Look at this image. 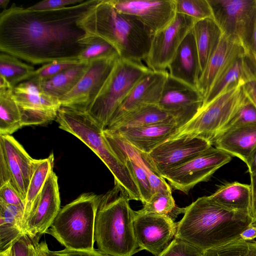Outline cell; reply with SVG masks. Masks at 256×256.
Listing matches in <instances>:
<instances>
[{
    "label": "cell",
    "instance_id": "obj_54",
    "mask_svg": "<svg viewBox=\"0 0 256 256\" xmlns=\"http://www.w3.org/2000/svg\"><path fill=\"white\" fill-rule=\"evenodd\" d=\"M10 2L9 0H0V8L4 10L6 9V8Z\"/></svg>",
    "mask_w": 256,
    "mask_h": 256
},
{
    "label": "cell",
    "instance_id": "obj_8",
    "mask_svg": "<svg viewBox=\"0 0 256 256\" xmlns=\"http://www.w3.org/2000/svg\"><path fill=\"white\" fill-rule=\"evenodd\" d=\"M247 100L242 86L222 93L202 106L195 116L170 139L200 137L211 143Z\"/></svg>",
    "mask_w": 256,
    "mask_h": 256
},
{
    "label": "cell",
    "instance_id": "obj_22",
    "mask_svg": "<svg viewBox=\"0 0 256 256\" xmlns=\"http://www.w3.org/2000/svg\"><path fill=\"white\" fill-rule=\"evenodd\" d=\"M168 68L170 76L198 90L200 65L193 28L180 44Z\"/></svg>",
    "mask_w": 256,
    "mask_h": 256
},
{
    "label": "cell",
    "instance_id": "obj_20",
    "mask_svg": "<svg viewBox=\"0 0 256 256\" xmlns=\"http://www.w3.org/2000/svg\"><path fill=\"white\" fill-rule=\"evenodd\" d=\"M200 137L182 136L169 139L148 154L158 172L179 164L212 146Z\"/></svg>",
    "mask_w": 256,
    "mask_h": 256
},
{
    "label": "cell",
    "instance_id": "obj_23",
    "mask_svg": "<svg viewBox=\"0 0 256 256\" xmlns=\"http://www.w3.org/2000/svg\"><path fill=\"white\" fill-rule=\"evenodd\" d=\"M178 130L176 122L172 121L110 131L118 134L136 149L149 154L176 134Z\"/></svg>",
    "mask_w": 256,
    "mask_h": 256
},
{
    "label": "cell",
    "instance_id": "obj_32",
    "mask_svg": "<svg viewBox=\"0 0 256 256\" xmlns=\"http://www.w3.org/2000/svg\"><path fill=\"white\" fill-rule=\"evenodd\" d=\"M13 89L10 86H0V135H10L22 126Z\"/></svg>",
    "mask_w": 256,
    "mask_h": 256
},
{
    "label": "cell",
    "instance_id": "obj_2",
    "mask_svg": "<svg viewBox=\"0 0 256 256\" xmlns=\"http://www.w3.org/2000/svg\"><path fill=\"white\" fill-rule=\"evenodd\" d=\"M181 212L175 238L204 252L240 238L253 220L250 215L222 208L209 196L198 198Z\"/></svg>",
    "mask_w": 256,
    "mask_h": 256
},
{
    "label": "cell",
    "instance_id": "obj_37",
    "mask_svg": "<svg viewBox=\"0 0 256 256\" xmlns=\"http://www.w3.org/2000/svg\"><path fill=\"white\" fill-rule=\"evenodd\" d=\"M202 256H256V241L239 238L204 251Z\"/></svg>",
    "mask_w": 256,
    "mask_h": 256
},
{
    "label": "cell",
    "instance_id": "obj_15",
    "mask_svg": "<svg viewBox=\"0 0 256 256\" xmlns=\"http://www.w3.org/2000/svg\"><path fill=\"white\" fill-rule=\"evenodd\" d=\"M135 212L134 228L139 247L158 256L175 238L177 222L168 216Z\"/></svg>",
    "mask_w": 256,
    "mask_h": 256
},
{
    "label": "cell",
    "instance_id": "obj_27",
    "mask_svg": "<svg viewBox=\"0 0 256 256\" xmlns=\"http://www.w3.org/2000/svg\"><path fill=\"white\" fill-rule=\"evenodd\" d=\"M209 196L214 202L227 210L250 216V184L238 182L225 183Z\"/></svg>",
    "mask_w": 256,
    "mask_h": 256
},
{
    "label": "cell",
    "instance_id": "obj_28",
    "mask_svg": "<svg viewBox=\"0 0 256 256\" xmlns=\"http://www.w3.org/2000/svg\"><path fill=\"white\" fill-rule=\"evenodd\" d=\"M193 32L199 57L201 75L218 45L222 33L212 18L196 22Z\"/></svg>",
    "mask_w": 256,
    "mask_h": 256
},
{
    "label": "cell",
    "instance_id": "obj_51",
    "mask_svg": "<svg viewBox=\"0 0 256 256\" xmlns=\"http://www.w3.org/2000/svg\"><path fill=\"white\" fill-rule=\"evenodd\" d=\"M36 256H50L48 244L45 241L36 243Z\"/></svg>",
    "mask_w": 256,
    "mask_h": 256
},
{
    "label": "cell",
    "instance_id": "obj_30",
    "mask_svg": "<svg viewBox=\"0 0 256 256\" xmlns=\"http://www.w3.org/2000/svg\"><path fill=\"white\" fill-rule=\"evenodd\" d=\"M174 121L158 104L143 106L124 115L105 129L116 130L122 128L146 126Z\"/></svg>",
    "mask_w": 256,
    "mask_h": 256
},
{
    "label": "cell",
    "instance_id": "obj_53",
    "mask_svg": "<svg viewBox=\"0 0 256 256\" xmlns=\"http://www.w3.org/2000/svg\"><path fill=\"white\" fill-rule=\"evenodd\" d=\"M0 256H12L11 246L6 250L0 252Z\"/></svg>",
    "mask_w": 256,
    "mask_h": 256
},
{
    "label": "cell",
    "instance_id": "obj_49",
    "mask_svg": "<svg viewBox=\"0 0 256 256\" xmlns=\"http://www.w3.org/2000/svg\"><path fill=\"white\" fill-rule=\"evenodd\" d=\"M242 88L247 99L256 107V78Z\"/></svg>",
    "mask_w": 256,
    "mask_h": 256
},
{
    "label": "cell",
    "instance_id": "obj_4",
    "mask_svg": "<svg viewBox=\"0 0 256 256\" xmlns=\"http://www.w3.org/2000/svg\"><path fill=\"white\" fill-rule=\"evenodd\" d=\"M129 194L118 182L102 196L98 208L94 236L98 250L112 256H132L141 250L134 228L136 212Z\"/></svg>",
    "mask_w": 256,
    "mask_h": 256
},
{
    "label": "cell",
    "instance_id": "obj_31",
    "mask_svg": "<svg viewBox=\"0 0 256 256\" xmlns=\"http://www.w3.org/2000/svg\"><path fill=\"white\" fill-rule=\"evenodd\" d=\"M24 207L0 201V252L12 246L22 232Z\"/></svg>",
    "mask_w": 256,
    "mask_h": 256
},
{
    "label": "cell",
    "instance_id": "obj_47",
    "mask_svg": "<svg viewBox=\"0 0 256 256\" xmlns=\"http://www.w3.org/2000/svg\"><path fill=\"white\" fill-rule=\"evenodd\" d=\"M247 56L256 70V12L248 44Z\"/></svg>",
    "mask_w": 256,
    "mask_h": 256
},
{
    "label": "cell",
    "instance_id": "obj_52",
    "mask_svg": "<svg viewBox=\"0 0 256 256\" xmlns=\"http://www.w3.org/2000/svg\"><path fill=\"white\" fill-rule=\"evenodd\" d=\"M240 238L246 240H252L256 238V228L250 226L242 232Z\"/></svg>",
    "mask_w": 256,
    "mask_h": 256
},
{
    "label": "cell",
    "instance_id": "obj_10",
    "mask_svg": "<svg viewBox=\"0 0 256 256\" xmlns=\"http://www.w3.org/2000/svg\"><path fill=\"white\" fill-rule=\"evenodd\" d=\"M223 34L238 40L246 54L256 12V0H208Z\"/></svg>",
    "mask_w": 256,
    "mask_h": 256
},
{
    "label": "cell",
    "instance_id": "obj_38",
    "mask_svg": "<svg viewBox=\"0 0 256 256\" xmlns=\"http://www.w3.org/2000/svg\"><path fill=\"white\" fill-rule=\"evenodd\" d=\"M118 159L127 168L134 180L140 194L141 202L143 204L147 202L153 194L147 172L134 160L127 157Z\"/></svg>",
    "mask_w": 256,
    "mask_h": 256
},
{
    "label": "cell",
    "instance_id": "obj_3",
    "mask_svg": "<svg viewBox=\"0 0 256 256\" xmlns=\"http://www.w3.org/2000/svg\"><path fill=\"white\" fill-rule=\"evenodd\" d=\"M79 24L86 34L112 44L121 58L142 63L148 56L153 35L138 18L119 12L108 0H98Z\"/></svg>",
    "mask_w": 256,
    "mask_h": 256
},
{
    "label": "cell",
    "instance_id": "obj_36",
    "mask_svg": "<svg viewBox=\"0 0 256 256\" xmlns=\"http://www.w3.org/2000/svg\"><path fill=\"white\" fill-rule=\"evenodd\" d=\"M141 214L168 216L172 218L181 214V208L176 206L172 190H163L154 194L150 200L144 204L143 208L137 211Z\"/></svg>",
    "mask_w": 256,
    "mask_h": 256
},
{
    "label": "cell",
    "instance_id": "obj_17",
    "mask_svg": "<svg viewBox=\"0 0 256 256\" xmlns=\"http://www.w3.org/2000/svg\"><path fill=\"white\" fill-rule=\"evenodd\" d=\"M119 12L138 18L154 36L176 14L174 0H108Z\"/></svg>",
    "mask_w": 256,
    "mask_h": 256
},
{
    "label": "cell",
    "instance_id": "obj_33",
    "mask_svg": "<svg viewBox=\"0 0 256 256\" xmlns=\"http://www.w3.org/2000/svg\"><path fill=\"white\" fill-rule=\"evenodd\" d=\"M34 71L33 66L14 56L0 52V76L4 78L13 88L20 83L29 80Z\"/></svg>",
    "mask_w": 256,
    "mask_h": 256
},
{
    "label": "cell",
    "instance_id": "obj_7",
    "mask_svg": "<svg viewBox=\"0 0 256 256\" xmlns=\"http://www.w3.org/2000/svg\"><path fill=\"white\" fill-rule=\"evenodd\" d=\"M150 70L142 63L120 58L86 111L104 130L114 112Z\"/></svg>",
    "mask_w": 256,
    "mask_h": 256
},
{
    "label": "cell",
    "instance_id": "obj_1",
    "mask_svg": "<svg viewBox=\"0 0 256 256\" xmlns=\"http://www.w3.org/2000/svg\"><path fill=\"white\" fill-rule=\"evenodd\" d=\"M98 0L43 11L14 4L0 14V52L33 64L78 60L86 34L79 21Z\"/></svg>",
    "mask_w": 256,
    "mask_h": 256
},
{
    "label": "cell",
    "instance_id": "obj_43",
    "mask_svg": "<svg viewBox=\"0 0 256 256\" xmlns=\"http://www.w3.org/2000/svg\"><path fill=\"white\" fill-rule=\"evenodd\" d=\"M39 239H32L23 233L11 246L12 256H36V243Z\"/></svg>",
    "mask_w": 256,
    "mask_h": 256
},
{
    "label": "cell",
    "instance_id": "obj_18",
    "mask_svg": "<svg viewBox=\"0 0 256 256\" xmlns=\"http://www.w3.org/2000/svg\"><path fill=\"white\" fill-rule=\"evenodd\" d=\"M0 156L8 170L10 182L24 200L38 160L30 157L12 136L0 135Z\"/></svg>",
    "mask_w": 256,
    "mask_h": 256
},
{
    "label": "cell",
    "instance_id": "obj_41",
    "mask_svg": "<svg viewBox=\"0 0 256 256\" xmlns=\"http://www.w3.org/2000/svg\"><path fill=\"white\" fill-rule=\"evenodd\" d=\"M80 62L78 60H72L54 61L43 64L35 70L30 80L38 82L44 81Z\"/></svg>",
    "mask_w": 256,
    "mask_h": 256
},
{
    "label": "cell",
    "instance_id": "obj_34",
    "mask_svg": "<svg viewBox=\"0 0 256 256\" xmlns=\"http://www.w3.org/2000/svg\"><path fill=\"white\" fill-rule=\"evenodd\" d=\"M54 160L52 154L44 159L38 160L36 166L30 180L25 199L22 228L30 214L34 202L42 189L47 177L52 169Z\"/></svg>",
    "mask_w": 256,
    "mask_h": 256
},
{
    "label": "cell",
    "instance_id": "obj_21",
    "mask_svg": "<svg viewBox=\"0 0 256 256\" xmlns=\"http://www.w3.org/2000/svg\"><path fill=\"white\" fill-rule=\"evenodd\" d=\"M244 54L247 55L246 50L238 40L222 34L198 80L197 88L204 98L224 72L236 58Z\"/></svg>",
    "mask_w": 256,
    "mask_h": 256
},
{
    "label": "cell",
    "instance_id": "obj_5",
    "mask_svg": "<svg viewBox=\"0 0 256 256\" xmlns=\"http://www.w3.org/2000/svg\"><path fill=\"white\" fill-rule=\"evenodd\" d=\"M56 120L60 129L76 136L98 156L113 174L114 182L126 190L130 200L141 201L139 190L129 170L112 151L104 129L86 110L61 106Z\"/></svg>",
    "mask_w": 256,
    "mask_h": 256
},
{
    "label": "cell",
    "instance_id": "obj_9",
    "mask_svg": "<svg viewBox=\"0 0 256 256\" xmlns=\"http://www.w3.org/2000/svg\"><path fill=\"white\" fill-rule=\"evenodd\" d=\"M232 156L211 146L183 162L159 172L170 187L188 194L196 185L208 181L220 168L230 162Z\"/></svg>",
    "mask_w": 256,
    "mask_h": 256
},
{
    "label": "cell",
    "instance_id": "obj_42",
    "mask_svg": "<svg viewBox=\"0 0 256 256\" xmlns=\"http://www.w3.org/2000/svg\"><path fill=\"white\" fill-rule=\"evenodd\" d=\"M204 251L175 238L158 256H202Z\"/></svg>",
    "mask_w": 256,
    "mask_h": 256
},
{
    "label": "cell",
    "instance_id": "obj_13",
    "mask_svg": "<svg viewBox=\"0 0 256 256\" xmlns=\"http://www.w3.org/2000/svg\"><path fill=\"white\" fill-rule=\"evenodd\" d=\"M204 100L197 89L168 74L158 105L173 118L180 129L195 116Z\"/></svg>",
    "mask_w": 256,
    "mask_h": 256
},
{
    "label": "cell",
    "instance_id": "obj_11",
    "mask_svg": "<svg viewBox=\"0 0 256 256\" xmlns=\"http://www.w3.org/2000/svg\"><path fill=\"white\" fill-rule=\"evenodd\" d=\"M196 21L193 18L176 14L174 18L153 36L145 60L147 67L154 71H165L186 36Z\"/></svg>",
    "mask_w": 256,
    "mask_h": 256
},
{
    "label": "cell",
    "instance_id": "obj_50",
    "mask_svg": "<svg viewBox=\"0 0 256 256\" xmlns=\"http://www.w3.org/2000/svg\"><path fill=\"white\" fill-rule=\"evenodd\" d=\"M246 165L250 175L256 174V146L251 153Z\"/></svg>",
    "mask_w": 256,
    "mask_h": 256
},
{
    "label": "cell",
    "instance_id": "obj_6",
    "mask_svg": "<svg viewBox=\"0 0 256 256\" xmlns=\"http://www.w3.org/2000/svg\"><path fill=\"white\" fill-rule=\"evenodd\" d=\"M102 196L84 193L60 208L46 234L66 248L94 250L95 222Z\"/></svg>",
    "mask_w": 256,
    "mask_h": 256
},
{
    "label": "cell",
    "instance_id": "obj_40",
    "mask_svg": "<svg viewBox=\"0 0 256 256\" xmlns=\"http://www.w3.org/2000/svg\"><path fill=\"white\" fill-rule=\"evenodd\" d=\"M255 124H256V107L248 100L217 135L230 129Z\"/></svg>",
    "mask_w": 256,
    "mask_h": 256
},
{
    "label": "cell",
    "instance_id": "obj_16",
    "mask_svg": "<svg viewBox=\"0 0 256 256\" xmlns=\"http://www.w3.org/2000/svg\"><path fill=\"white\" fill-rule=\"evenodd\" d=\"M58 177L52 169L35 200L22 228L23 233L40 239L46 232L60 210Z\"/></svg>",
    "mask_w": 256,
    "mask_h": 256
},
{
    "label": "cell",
    "instance_id": "obj_14",
    "mask_svg": "<svg viewBox=\"0 0 256 256\" xmlns=\"http://www.w3.org/2000/svg\"><path fill=\"white\" fill-rule=\"evenodd\" d=\"M119 58H100L90 61L80 80L60 100L61 106L86 110L98 94Z\"/></svg>",
    "mask_w": 256,
    "mask_h": 256
},
{
    "label": "cell",
    "instance_id": "obj_29",
    "mask_svg": "<svg viewBox=\"0 0 256 256\" xmlns=\"http://www.w3.org/2000/svg\"><path fill=\"white\" fill-rule=\"evenodd\" d=\"M88 65V62H80L44 81L36 82L42 92L60 100L80 80Z\"/></svg>",
    "mask_w": 256,
    "mask_h": 256
},
{
    "label": "cell",
    "instance_id": "obj_25",
    "mask_svg": "<svg viewBox=\"0 0 256 256\" xmlns=\"http://www.w3.org/2000/svg\"><path fill=\"white\" fill-rule=\"evenodd\" d=\"M256 78V70L246 54L234 61L214 82L205 96L204 106L222 93L242 86Z\"/></svg>",
    "mask_w": 256,
    "mask_h": 256
},
{
    "label": "cell",
    "instance_id": "obj_19",
    "mask_svg": "<svg viewBox=\"0 0 256 256\" xmlns=\"http://www.w3.org/2000/svg\"><path fill=\"white\" fill-rule=\"evenodd\" d=\"M168 76V70H150L137 82L114 112L106 127L127 114L143 106L158 104Z\"/></svg>",
    "mask_w": 256,
    "mask_h": 256
},
{
    "label": "cell",
    "instance_id": "obj_45",
    "mask_svg": "<svg viewBox=\"0 0 256 256\" xmlns=\"http://www.w3.org/2000/svg\"><path fill=\"white\" fill-rule=\"evenodd\" d=\"M84 1V0H44L27 8L33 10H50L75 5Z\"/></svg>",
    "mask_w": 256,
    "mask_h": 256
},
{
    "label": "cell",
    "instance_id": "obj_48",
    "mask_svg": "<svg viewBox=\"0 0 256 256\" xmlns=\"http://www.w3.org/2000/svg\"><path fill=\"white\" fill-rule=\"evenodd\" d=\"M250 216L252 220H256V174L250 175Z\"/></svg>",
    "mask_w": 256,
    "mask_h": 256
},
{
    "label": "cell",
    "instance_id": "obj_39",
    "mask_svg": "<svg viewBox=\"0 0 256 256\" xmlns=\"http://www.w3.org/2000/svg\"><path fill=\"white\" fill-rule=\"evenodd\" d=\"M176 14H183L198 21L212 18V11L208 0H174Z\"/></svg>",
    "mask_w": 256,
    "mask_h": 256
},
{
    "label": "cell",
    "instance_id": "obj_12",
    "mask_svg": "<svg viewBox=\"0 0 256 256\" xmlns=\"http://www.w3.org/2000/svg\"><path fill=\"white\" fill-rule=\"evenodd\" d=\"M13 96L19 108L22 126L44 124L56 120L61 106L59 100L42 92L32 80L14 87Z\"/></svg>",
    "mask_w": 256,
    "mask_h": 256
},
{
    "label": "cell",
    "instance_id": "obj_24",
    "mask_svg": "<svg viewBox=\"0 0 256 256\" xmlns=\"http://www.w3.org/2000/svg\"><path fill=\"white\" fill-rule=\"evenodd\" d=\"M104 136L116 157H127L138 164L148 174L152 193L171 190L170 186L161 176L148 154L136 149L118 134L104 129Z\"/></svg>",
    "mask_w": 256,
    "mask_h": 256
},
{
    "label": "cell",
    "instance_id": "obj_26",
    "mask_svg": "<svg viewBox=\"0 0 256 256\" xmlns=\"http://www.w3.org/2000/svg\"><path fill=\"white\" fill-rule=\"evenodd\" d=\"M212 146L247 164L256 146V124L224 131L212 141Z\"/></svg>",
    "mask_w": 256,
    "mask_h": 256
},
{
    "label": "cell",
    "instance_id": "obj_46",
    "mask_svg": "<svg viewBox=\"0 0 256 256\" xmlns=\"http://www.w3.org/2000/svg\"><path fill=\"white\" fill-rule=\"evenodd\" d=\"M48 253L50 256H112L95 249L91 250H76L65 248L58 251H51L49 250Z\"/></svg>",
    "mask_w": 256,
    "mask_h": 256
},
{
    "label": "cell",
    "instance_id": "obj_44",
    "mask_svg": "<svg viewBox=\"0 0 256 256\" xmlns=\"http://www.w3.org/2000/svg\"><path fill=\"white\" fill-rule=\"evenodd\" d=\"M0 201L4 203L24 207L25 200L10 182L0 186Z\"/></svg>",
    "mask_w": 256,
    "mask_h": 256
},
{
    "label": "cell",
    "instance_id": "obj_35",
    "mask_svg": "<svg viewBox=\"0 0 256 256\" xmlns=\"http://www.w3.org/2000/svg\"><path fill=\"white\" fill-rule=\"evenodd\" d=\"M82 42L84 48L78 56L80 62H88L100 58L120 57L116 48L100 37L86 34Z\"/></svg>",
    "mask_w": 256,
    "mask_h": 256
},
{
    "label": "cell",
    "instance_id": "obj_55",
    "mask_svg": "<svg viewBox=\"0 0 256 256\" xmlns=\"http://www.w3.org/2000/svg\"><path fill=\"white\" fill-rule=\"evenodd\" d=\"M250 226H254L256 228V220H252Z\"/></svg>",
    "mask_w": 256,
    "mask_h": 256
}]
</instances>
